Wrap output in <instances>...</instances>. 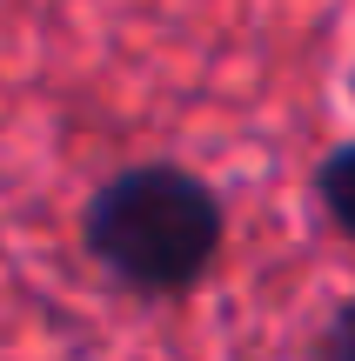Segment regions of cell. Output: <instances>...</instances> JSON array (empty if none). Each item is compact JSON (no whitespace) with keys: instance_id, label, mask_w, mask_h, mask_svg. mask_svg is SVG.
Returning <instances> with one entry per match:
<instances>
[{"instance_id":"6da1fadb","label":"cell","mask_w":355,"mask_h":361,"mask_svg":"<svg viewBox=\"0 0 355 361\" xmlns=\"http://www.w3.org/2000/svg\"><path fill=\"white\" fill-rule=\"evenodd\" d=\"M222 194L195 168L174 161H141L101 180L80 214L88 255L134 295H188L222 255Z\"/></svg>"},{"instance_id":"7a4b0ae2","label":"cell","mask_w":355,"mask_h":361,"mask_svg":"<svg viewBox=\"0 0 355 361\" xmlns=\"http://www.w3.org/2000/svg\"><path fill=\"white\" fill-rule=\"evenodd\" d=\"M315 201H322V214H329L335 228L355 241V141H342V147L315 168Z\"/></svg>"},{"instance_id":"3957f363","label":"cell","mask_w":355,"mask_h":361,"mask_svg":"<svg viewBox=\"0 0 355 361\" xmlns=\"http://www.w3.org/2000/svg\"><path fill=\"white\" fill-rule=\"evenodd\" d=\"M315 361H355V301L329 314V328H322V355Z\"/></svg>"}]
</instances>
